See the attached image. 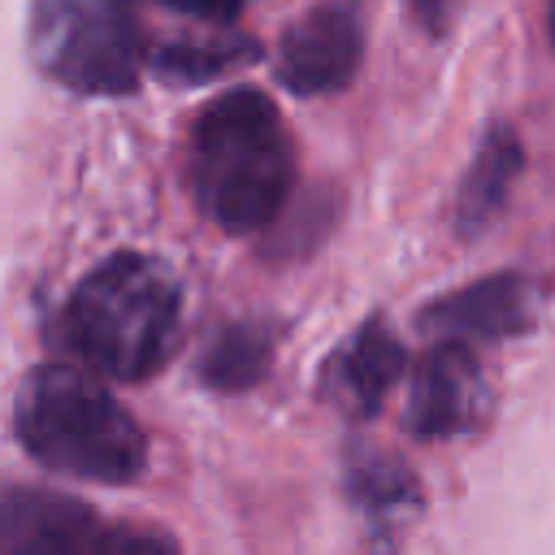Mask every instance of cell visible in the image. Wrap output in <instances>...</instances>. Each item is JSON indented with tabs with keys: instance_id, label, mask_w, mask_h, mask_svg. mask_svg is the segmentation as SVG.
Masks as SVG:
<instances>
[{
	"instance_id": "11",
	"label": "cell",
	"mask_w": 555,
	"mask_h": 555,
	"mask_svg": "<svg viewBox=\"0 0 555 555\" xmlns=\"http://www.w3.org/2000/svg\"><path fill=\"white\" fill-rule=\"evenodd\" d=\"M256 43L225 35V39H178V43H160L152 52V69L169 82H208L230 74L234 65L251 61Z\"/></svg>"
},
{
	"instance_id": "4",
	"label": "cell",
	"mask_w": 555,
	"mask_h": 555,
	"mask_svg": "<svg viewBox=\"0 0 555 555\" xmlns=\"http://www.w3.org/2000/svg\"><path fill=\"white\" fill-rule=\"evenodd\" d=\"M30 56L65 91L126 95L143 65L134 0H30Z\"/></svg>"
},
{
	"instance_id": "9",
	"label": "cell",
	"mask_w": 555,
	"mask_h": 555,
	"mask_svg": "<svg viewBox=\"0 0 555 555\" xmlns=\"http://www.w3.org/2000/svg\"><path fill=\"white\" fill-rule=\"evenodd\" d=\"M403 373V343L386 321H369L356 330V338L330 360L325 369V395L347 416H373L390 386Z\"/></svg>"
},
{
	"instance_id": "15",
	"label": "cell",
	"mask_w": 555,
	"mask_h": 555,
	"mask_svg": "<svg viewBox=\"0 0 555 555\" xmlns=\"http://www.w3.org/2000/svg\"><path fill=\"white\" fill-rule=\"evenodd\" d=\"M408 9H412V17H416L429 35H442V30L455 22L460 0H408Z\"/></svg>"
},
{
	"instance_id": "7",
	"label": "cell",
	"mask_w": 555,
	"mask_h": 555,
	"mask_svg": "<svg viewBox=\"0 0 555 555\" xmlns=\"http://www.w3.org/2000/svg\"><path fill=\"white\" fill-rule=\"evenodd\" d=\"M533 312H538L533 286L520 273H494L429 304L421 312V325L442 343L468 347V343H499V338L525 334L533 325Z\"/></svg>"
},
{
	"instance_id": "6",
	"label": "cell",
	"mask_w": 555,
	"mask_h": 555,
	"mask_svg": "<svg viewBox=\"0 0 555 555\" xmlns=\"http://www.w3.org/2000/svg\"><path fill=\"white\" fill-rule=\"evenodd\" d=\"M486 408H490V386L473 347L438 343L416 360L408 412H403V425L412 438L421 442L464 438L486 421Z\"/></svg>"
},
{
	"instance_id": "5",
	"label": "cell",
	"mask_w": 555,
	"mask_h": 555,
	"mask_svg": "<svg viewBox=\"0 0 555 555\" xmlns=\"http://www.w3.org/2000/svg\"><path fill=\"white\" fill-rule=\"evenodd\" d=\"M364 56V0L312 4L278 43V82L295 95L343 91Z\"/></svg>"
},
{
	"instance_id": "12",
	"label": "cell",
	"mask_w": 555,
	"mask_h": 555,
	"mask_svg": "<svg viewBox=\"0 0 555 555\" xmlns=\"http://www.w3.org/2000/svg\"><path fill=\"white\" fill-rule=\"evenodd\" d=\"M269 369V334L256 325H225L199 360V377L217 390H247Z\"/></svg>"
},
{
	"instance_id": "2",
	"label": "cell",
	"mask_w": 555,
	"mask_h": 555,
	"mask_svg": "<svg viewBox=\"0 0 555 555\" xmlns=\"http://www.w3.org/2000/svg\"><path fill=\"white\" fill-rule=\"evenodd\" d=\"M178 278L152 256L121 251L95 264L74 286L61 312V338L95 373L117 382H143L169 360L178 343Z\"/></svg>"
},
{
	"instance_id": "1",
	"label": "cell",
	"mask_w": 555,
	"mask_h": 555,
	"mask_svg": "<svg viewBox=\"0 0 555 555\" xmlns=\"http://www.w3.org/2000/svg\"><path fill=\"white\" fill-rule=\"evenodd\" d=\"M186 178L199 212L225 234L269 225L295 182V147L278 104L256 87L208 100L186 139Z\"/></svg>"
},
{
	"instance_id": "3",
	"label": "cell",
	"mask_w": 555,
	"mask_h": 555,
	"mask_svg": "<svg viewBox=\"0 0 555 555\" xmlns=\"http://www.w3.org/2000/svg\"><path fill=\"white\" fill-rule=\"evenodd\" d=\"M13 429L48 473L130 486L143 477L147 438L139 421L87 373L69 364L30 369L13 399Z\"/></svg>"
},
{
	"instance_id": "10",
	"label": "cell",
	"mask_w": 555,
	"mask_h": 555,
	"mask_svg": "<svg viewBox=\"0 0 555 555\" xmlns=\"http://www.w3.org/2000/svg\"><path fill=\"white\" fill-rule=\"evenodd\" d=\"M520 173V143L507 126H494L481 147H477V160L473 169L464 173L460 182V195H455V225L464 234H477L490 225V217L503 208L507 199V186L512 178Z\"/></svg>"
},
{
	"instance_id": "16",
	"label": "cell",
	"mask_w": 555,
	"mask_h": 555,
	"mask_svg": "<svg viewBox=\"0 0 555 555\" xmlns=\"http://www.w3.org/2000/svg\"><path fill=\"white\" fill-rule=\"evenodd\" d=\"M546 30H551V43H555V0L546 4Z\"/></svg>"
},
{
	"instance_id": "8",
	"label": "cell",
	"mask_w": 555,
	"mask_h": 555,
	"mask_svg": "<svg viewBox=\"0 0 555 555\" xmlns=\"http://www.w3.org/2000/svg\"><path fill=\"white\" fill-rule=\"evenodd\" d=\"M104 529L91 507L52 490H9L0 555H100Z\"/></svg>"
},
{
	"instance_id": "13",
	"label": "cell",
	"mask_w": 555,
	"mask_h": 555,
	"mask_svg": "<svg viewBox=\"0 0 555 555\" xmlns=\"http://www.w3.org/2000/svg\"><path fill=\"white\" fill-rule=\"evenodd\" d=\"M100 555H178L173 538L147 525H113L104 533V551Z\"/></svg>"
},
{
	"instance_id": "14",
	"label": "cell",
	"mask_w": 555,
	"mask_h": 555,
	"mask_svg": "<svg viewBox=\"0 0 555 555\" xmlns=\"http://www.w3.org/2000/svg\"><path fill=\"white\" fill-rule=\"evenodd\" d=\"M169 13H182L191 22H208V26H230L243 13V0H156Z\"/></svg>"
}]
</instances>
